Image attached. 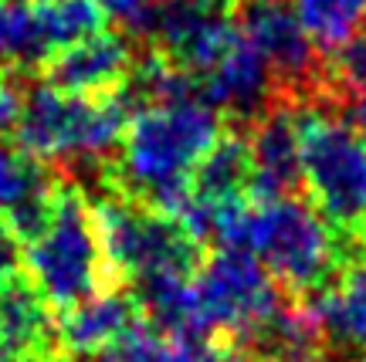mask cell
Returning a JSON list of instances; mask_svg holds the SVG:
<instances>
[{
  "instance_id": "cell-14",
  "label": "cell",
  "mask_w": 366,
  "mask_h": 362,
  "mask_svg": "<svg viewBox=\"0 0 366 362\" xmlns=\"http://www.w3.org/2000/svg\"><path fill=\"white\" fill-rule=\"evenodd\" d=\"M58 352L51 305L27 285L0 291V362H54Z\"/></svg>"
},
{
  "instance_id": "cell-5",
  "label": "cell",
  "mask_w": 366,
  "mask_h": 362,
  "mask_svg": "<svg viewBox=\"0 0 366 362\" xmlns=\"http://www.w3.org/2000/svg\"><path fill=\"white\" fill-rule=\"evenodd\" d=\"M302 180L329 227L366 237V136L326 105L295 109Z\"/></svg>"
},
{
  "instance_id": "cell-18",
  "label": "cell",
  "mask_w": 366,
  "mask_h": 362,
  "mask_svg": "<svg viewBox=\"0 0 366 362\" xmlns=\"http://www.w3.org/2000/svg\"><path fill=\"white\" fill-rule=\"evenodd\" d=\"M248 183H251L248 139L221 136V143L210 149L207 159L197 169L194 183H190V196H200V200H244Z\"/></svg>"
},
{
  "instance_id": "cell-2",
  "label": "cell",
  "mask_w": 366,
  "mask_h": 362,
  "mask_svg": "<svg viewBox=\"0 0 366 362\" xmlns=\"http://www.w3.org/2000/svg\"><path fill=\"white\" fill-rule=\"evenodd\" d=\"M24 271L51 308H75L105 288V247L89 203L75 190H51L38 227L24 237Z\"/></svg>"
},
{
  "instance_id": "cell-24",
  "label": "cell",
  "mask_w": 366,
  "mask_h": 362,
  "mask_svg": "<svg viewBox=\"0 0 366 362\" xmlns=\"http://www.w3.org/2000/svg\"><path fill=\"white\" fill-rule=\"evenodd\" d=\"M17 112H21V99L14 95L11 85L0 81V132H7L11 126H17Z\"/></svg>"
},
{
  "instance_id": "cell-21",
  "label": "cell",
  "mask_w": 366,
  "mask_h": 362,
  "mask_svg": "<svg viewBox=\"0 0 366 362\" xmlns=\"http://www.w3.org/2000/svg\"><path fill=\"white\" fill-rule=\"evenodd\" d=\"M322 78L340 95H356V99L366 95V24L332 51V61L322 68Z\"/></svg>"
},
{
  "instance_id": "cell-19",
  "label": "cell",
  "mask_w": 366,
  "mask_h": 362,
  "mask_svg": "<svg viewBox=\"0 0 366 362\" xmlns=\"http://www.w3.org/2000/svg\"><path fill=\"white\" fill-rule=\"evenodd\" d=\"M309 38L322 48H340L366 24V0H288Z\"/></svg>"
},
{
  "instance_id": "cell-12",
  "label": "cell",
  "mask_w": 366,
  "mask_h": 362,
  "mask_svg": "<svg viewBox=\"0 0 366 362\" xmlns=\"http://www.w3.org/2000/svg\"><path fill=\"white\" fill-rule=\"evenodd\" d=\"M136 322H143L139 301L129 298L126 291L102 288V291H95L92 298H85L81 305L68 308V315L58 325V346H61V352L79 356V359L102 356Z\"/></svg>"
},
{
  "instance_id": "cell-27",
  "label": "cell",
  "mask_w": 366,
  "mask_h": 362,
  "mask_svg": "<svg viewBox=\"0 0 366 362\" xmlns=\"http://www.w3.org/2000/svg\"><path fill=\"white\" fill-rule=\"evenodd\" d=\"M353 362H366V349H363V352H360V356H356V359H353Z\"/></svg>"
},
{
  "instance_id": "cell-9",
  "label": "cell",
  "mask_w": 366,
  "mask_h": 362,
  "mask_svg": "<svg viewBox=\"0 0 366 362\" xmlns=\"http://www.w3.org/2000/svg\"><path fill=\"white\" fill-rule=\"evenodd\" d=\"M241 31L251 44L262 51L274 75V85L282 81L288 99H302L305 91L322 81V65L315 54V41L295 17L292 4L285 0H248L241 14Z\"/></svg>"
},
{
  "instance_id": "cell-3",
  "label": "cell",
  "mask_w": 366,
  "mask_h": 362,
  "mask_svg": "<svg viewBox=\"0 0 366 362\" xmlns=\"http://www.w3.org/2000/svg\"><path fill=\"white\" fill-rule=\"evenodd\" d=\"M227 247L248 251L274 281L292 291L326 285L336 268V237L329 220L295 193L254 200Z\"/></svg>"
},
{
  "instance_id": "cell-1",
  "label": "cell",
  "mask_w": 366,
  "mask_h": 362,
  "mask_svg": "<svg viewBox=\"0 0 366 362\" xmlns=\"http://www.w3.org/2000/svg\"><path fill=\"white\" fill-rule=\"evenodd\" d=\"M221 143L217 109L190 91L139 105L122 136V180L163 213H177L190 196L200 163Z\"/></svg>"
},
{
  "instance_id": "cell-8",
  "label": "cell",
  "mask_w": 366,
  "mask_h": 362,
  "mask_svg": "<svg viewBox=\"0 0 366 362\" xmlns=\"http://www.w3.org/2000/svg\"><path fill=\"white\" fill-rule=\"evenodd\" d=\"M99 27L95 0H0V68L51 61Z\"/></svg>"
},
{
  "instance_id": "cell-25",
  "label": "cell",
  "mask_w": 366,
  "mask_h": 362,
  "mask_svg": "<svg viewBox=\"0 0 366 362\" xmlns=\"http://www.w3.org/2000/svg\"><path fill=\"white\" fill-rule=\"evenodd\" d=\"M356 129L366 136V95H360V99H356Z\"/></svg>"
},
{
  "instance_id": "cell-11",
  "label": "cell",
  "mask_w": 366,
  "mask_h": 362,
  "mask_svg": "<svg viewBox=\"0 0 366 362\" xmlns=\"http://www.w3.org/2000/svg\"><path fill=\"white\" fill-rule=\"evenodd\" d=\"M251 153V183L248 193L254 200H272L295 190L302 180V146L295 112L285 105H272L248 139Z\"/></svg>"
},
{
  "instance_id": "cell-28",
  "label": "cell",
  "mask_w": 366,
  "mask_h": 362,
  "mask_svg": "<svg viewBox=\"0 0 366 362\" xmlns=\"http://www.w3.org/2000/svg\"><path fill=\"white\" fill-rule=\"evenodd\" d=\"M31 4H34V0H31Z\"/></svg>"
},
{
  "instance_id": "cell-16",
  "label": "cell",
  "mask_w": 366,
  "mask_h": 362,
  "mask_svg": "<svg viewBox=\"0 0 366 362\" xmlns=\"http://www.w3.org/2000/svg\"><path fill=\"white\" fill-rule=\"evenodd\" d=\"M319 332L340 349H366V258L350 264L332 288L315 301Z\"/></svg>"
},
{
  "instance_id": "cell-23",
  "label": "cell",
  "mask_w": 366,
  "mask_h": 362,
  "mask_svg": "<svg viewBox=\"0 0 366 362\" xmlns=\"http://www.w3.org/2000/svg\"><path fill=\"white\" fill-rule=\"evenodd\" d=\"M21 271H24V241L11 223L0 220V291L21 285Z\"/></svg>"
},
{
  "instance_id": "cell-10",
  "label": "cell",
  "mask_w": 366,
  "mask_h": 362,
  "mask_svg": "<svg viewBox=\"0 0 366 362\" xmlns=\"http://www.w3.org/2000/svg\"><path fill=\"white\" fill-rule=\"evenodd\" d=\"M204 102L234 116H262L274 95V75L251 38L234 27L224 44L194 71Z\"/></svg>"
},
{
  "instance_id": "cell-7",
  "label": "cell",
  "mask_w": 366,
  "mask_h": 362,
  "mask_svg": "<svg viewBox=\"0 0 366 362\" xmlns=\"http://www.w3.org/2000/svg\"><path fill=\"white\" fill-rule=\"evenodd\" d=\"M194 288L207 336L224 332V336L251 342L274 311L282 308L278 281L248 251H237V247H221V254H214L200 268Z\"/></svg>"
},
{
  "instance_id": "cell-17",
  "label": "cell",
  "mask_w": 366,
  "mask_h": 362,
  "mask_svg": "<svg viewBox=\"0 0 366 362\" xmlns=\"http://www.w3.org/2000/svg\"><path fill=\"white\" fill-rule=\"evenodd\" d=\"M48 200H51V190L41 176L38 163L0 143V220L7 217V223L24 241L44 217Z\"/></svg>"
},
{
  "instance_id": "cell-6",
  "label": "cell",
  "mask_w": 366,
  "mask_h": 362,
  "mask_svg": "<svg viewBox=\"0 0 366 362\" xmlns=\"http://www.w3.org/2000/svg\"><path fill=\"white\" fill-rule=\"evenodd\" d=\"M109 268L143 285L163 274H194L197 241L157 207L109 200L95 213Z\"/></svg>"
},
{
  "instance_id": "cell-22",
  "label": "cell",
  "mask_w": 366,
  "mask_h": 362,
  "mask_svg": "<svg viewBox=\"0 0 366 362\" xmlns=\"http://www.w3.org/2000/svg\"><path fill=\"white\" fill-rule=\"evenodd\" d=\"M95 4L119 27H126V31H146L149 34L167 0H95Z\"/></svg>"
},
{
  "instance_id": "cell-4",
  "label": "cell",
  "mask_w": 366,
  "mask_h": 362,
  "mask_svg": "<svg viewBox=\"0 0 366 362\" xmlns=\"http://www.w3.org/2000/svg\"><path fill=\"white\" fill-rule=\"evenodd\" d=\"M129 116L122 102L105 95H79L41 85L21 102L17 136L31 159L92 166L122 146Z\"/></svg>"
},
{
  "instance_id": "cell-26",
  "label": "cell",
  "mask_w": 366,
  "mask_h": 362,
  "mask_svg": "<svg viewBox=\"0 0 366 362\" xmlns=\"http://www.w3.org/2000/svg\"><path fill=\"white\" fill-rule=\"evenodd\" d=\"M210 362H248L244 356H221V359H210Z\"/></svg>"
},
{
  "instance_id": "cell-20",
  "label": "cell",
  "mask_w": 366,
  "mask_h": 362,
  "mask_svg": "<svg viewBox=\"0 0 366 362\" xmlns=\"http://www.w3.org/2000/svg\"><path fill=\"white\" fill-rule=\"evenodd\" d=\"M102 362H207L200 356L197 342H183V338L163 336L153 325L136 322L119 338L112 349L99 356Z\"/></svg>"
},
{
  "instance_id": "cell-13",
  "label": "cell",
  "mask_w": 366,
  "mask_h": 362,
  "mask_svg": "<svg viewBox=\"0 0 366 362\" xmlns=\"http://www.w3.org/2000/svg\"><path fill=\"white\" fill-rule=\"evenodd\" d=\"M129 71L132 54L126 38L102 27L51 58V85L79 95H105L119 81H126Z\"/></svg>"
},
{
  "instance_id": "cell-15",
  "label": "cell",
  "mask_w": 366,
  "mask_h": 362,
  "mask_svg": "<svg viewBox=\"0 0 366 362\" xmlns=\"http://www.w3.org/2000/svg\"><path fill=\"white\" fill-rule=\"evenodd\" d=\"M139 311L157 325V332L183 342H204L207 325L200 315V301H197V288L190 274H163V278H149L139 285Z\"/></svg>"
}]
</instances>
